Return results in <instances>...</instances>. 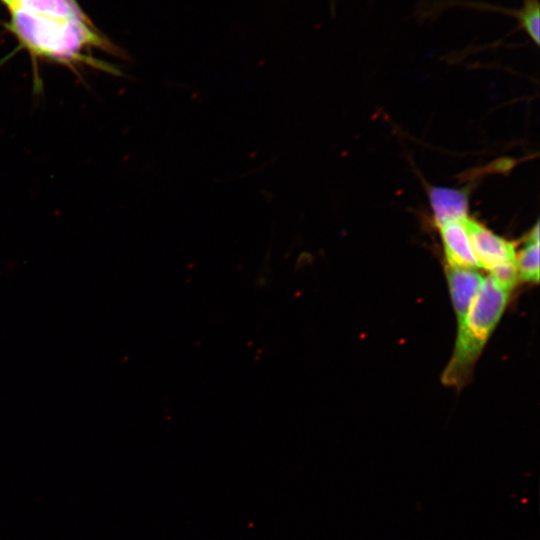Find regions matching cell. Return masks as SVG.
Wrapping results in <instances>:
<instances>
[{
  "instance_id": "cell-10",
  "label": "cell",
  "mask_w": 540,
  "mask_h": 540,
  "mask_svg": "<svg viewBox=\"0 0 540 540\" xmlns=\"http://www.w3.org/2000/svg\"><path fill=\"white\" fill-rule=\"evenodd\" d=\"M8 9L9 11L15 6L16 0H0Z\"/></svg>"
},
{
  "instance_id": "cell-9",
  "label": "cell",
  "mask_w": 540,
  "mask_h": 540,
  "mask_svg": "<svg viewBox=\"0 0 540 540\" xmlns=\"http://www.w3.org/2000/svg\"><path fill=\"white\" fill-rule=\"evenodd\" d=\"M520 20L536 44L539 43V6L537 0H526Z\"/></svg>"
},
{
  "instance_id": "cell-6",
  "label": "cell",
  "mask_w": 540,
  "mask_h": 540,
  "mask_svg": "<svg viewBox=\"0 0 540 540\" xmlns=\"http://www.w3.org/2000/svg\"><path fill=\"white\" fill-rule=\"evenodd\" d=\"M436 224H442L467 217V196L460 190L434 187L429 191Z\"/></svg>"
},
{
  "instance_id": "cell-7",
  "label": "cell",
  "mask_w": 540,
  "mask_h": 540,
  "mask_svg": "<svg viewBox=\"0 0 540 540\" xmlns=\"http://www.w3.org/2000/svg\"><path fill=\"white\" fill-rule=\"evenodd\" d=\"M14 7L47 17L64 19L88 18L76 0H16Z\"/></svg>"
},
{
  "instance_id": "cell-5",
  "label": "cell",
  "mask_w": 540,
  "mask_h": 540,
  "mask_svg": "<svg viewBox=\"0 0 540 540\" xmlns=\"http://www.w3.org/2000/svg\"><path fill=\"white\" fill-rule=\"evenodd\" d=\"M446 277L455 310L458 327L467 315L484 277L477 269L455 268L447 266Z\"/></svg>"
},
{
  "instance_id": "cell-2",
  "label": "cell",
  "mask_w": 540,
  "mask_h": 540,
  "mask_svg": "<svg viewBox=\"0 0 540 540\" xmlns=\"http://www.w3.org/2000/svg\"><path fill=\"white\" fill-rule=\"evenodd\" d=\"M510 292L491 275L483 279L463 324L458 327L452 358L443 373V383L459 386L468 379L505 310Z\"/></svg>"
},
{
  "instance_id": "cell-3",
  "label": "cell",
  "mask_w": 540,
  "mask_h": 540,
  "mask_svg": "<svg viewBox=\"0 0 540 540\" xmlns=\"http://www.w3.org/2000/svg\"><path fill=\"white\" fill-rule=\"evenodd\" d=\"M470 244L479 263L502 285L512 290L518 279L514 245L480 223L464 218Z\"/></svg>"
},
{
  "instance_id": "cell-8",
  "label": "cell",
  "mask_w": 540,
  "mask_h": 540,
  "mask_svg": "<svg viewBox=\"0 0 540 540\" xmlns=\"http://www.w3.org/2000/svg\"><path fill=\"white\" fill-rule=\"evenodd\" d=\"M518 278L526 282L539 280V225L536 223L525 241V247L516 254Z\"/></svg>"
},
{
  "instance_id": "cell-4",
  "label": "cell",
  "mask_w": 540,
  "mask_h": 540,
  "mask_svg": "<svg viewBox=\"0 0 540 540\" xmlns=\"http://www.w3.org/2000/svg\"><path fill=\"white\" fill-rule=\"evenodd\" d=\"M466 218V217H465ZM445 257L449 267L480 268L470 244L464 218L446 222L439 226Z\"/></svg>"
},
{
  "instance_id": "cell-1",
  "label": "cell",
  "mask_w": 540,
  "mask_h": 540,
  "mask_svg": "<svg viewBox=\"0 0 540 540\" xmlns=\"http://www.w3.org/2000/svg\"><path fill=\"white\" fill-rule=\"evenodd\" d=\"M7 29L26 49L33 61L44 59L64 64L71 69L88 65L107 73L121 76L112 64L86 54L90 49H101L117 57L125 53L102 35L87 19H64L32 13L19 7L10 10Z\"/></svg>"
}]
</instances>
